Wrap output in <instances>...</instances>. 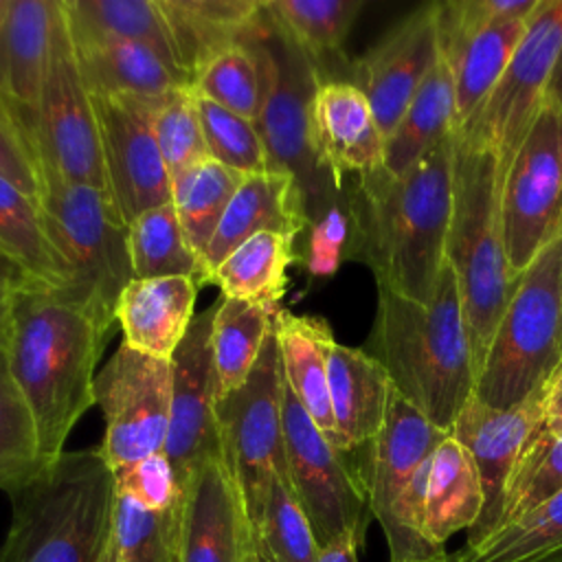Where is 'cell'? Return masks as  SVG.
Returning <instances> with one entry per match:
<instances>
[{
	"instance_id": "56",
	"label": "cell",
	"mask_w": 562,
	"mask_h": 562,
	"mask_svg": "<svg viewBox=\"0 0 562 562\" xmlns=\"http://www.w3.org/2000/svg\"><path fill=\"white\" fill-rule=\"evenodd\" d=\"M9 9H11V0H0V29L4 26V22L9 18Z\"/></svg>"
},
{
	"instance_id": "36",
	"label": "cell",
	"mask_w": 562,
	"mask_h": 562,
	"mask_svg": "<svg viewBox=\"0 0 562 562\" xmlns=\"http://www.w3.org/2000/svg\"><path fill=\"white\" fill-rule=\"evenodd\" d=\"M252 538L250 562H318V542L299 505L290 479L272 476L248 518Z\"/></svg>"
},
{
	"instance_id": "50",
	"label": "cell",
	"mask_w": 562,
	"mask_h": 562,
	"mask_svg": "<svg viewBox=\"0 0 562 562\" xmlns=\"http://www.w3.org/2000/svg\"><path fill=\"white\" fill-rule=\"evenodd\" d=\"M33 285H42V283L35 281L18 261L0 252V347L4 345V336H7L18 299Z\"/></svg>"
},
{
	"instance_id": "8",
	"label": "cell",
	"mask_w": 562,
	"mask_h": 562,
	"mask_svg": "<svg viewBox=\"0 0 562 562\" xmlns=\"http://www.w3.org/2000/svg\"><path fill=\"white\" fill-rule=\"evenodd\" d=\"M446 435L393 389L362 472L369 509L382 527L391 562H417L441 551L426 542L422 520L430 457Z\"/></svg>"
},
{
	"instance_id": "2",
	"label": "cell",
	"mask_w": 562,
	"mask_h": 562,
	"mask_svg": "<svg viewBox=\"0 0 562 562\" xmlns=\"http://www.w3.org/2000/svg\"><path fill=\"white\" fill-rule=\"evenodd\" d=\"M108 331L90 312L57 290L33 285L15 303L7 336V367L24 395L46 461L94 404L97 362Z\"/></svg>"
},
{
	"instance_id": "30",
	"label": "cell",
	"mask_w": 562,
	"mask_h": 562,
	"mask_svg": "<svg viewBox=\"0 0 562 562\" xmlns=\"http://www.w3.org/2000/svg\"><path fill=\"white\" fill-rule=\"evenodd\" d=\"M362 7L364 0H268L263 15L327 81V68L345 59L342 46Z\"/></svg>"
},
{
	"instance_id": "16",
	"label": "cell",
	"mask_w": 562,
	"mask_h": 562,
	"mask_svg": "<svg viewBox=\"0 0 562 562\" xmlns=\"http://www.w3.org/2000/svg\"><path fill=\"white\" fill-rule=\"evenodd\" d=\"M215 310L217 301L195 314L171 356V413L162 452L173 465L180 492L202 463L224 457L215 417L217 382L211 349Z\"/></svg>"
},
{
	"instance_id": "38",
	"label": "cell",
	"mask_w": 562,
	"mask_h": 562,
	"mask_svg": "<svg viewBox=\"0 0 562 562\" xmlns=\"http://www.w3.org/2000/svg\"><path fill=\"white\" fill-rule=\"evenodd\" d=\"M64 2L75 31L138 42L156 50L167 64H171L178 72H182L176 42L158 0H64Z\"/></svg>"
},
{
	"instance_id": "27",
	"label": "cell",
	"mask_w": 562,
	"mask_h": 562,
	"mask_svg": "<svg viewBox=\"0 0 562 562\" xmlns=\"http://www.w3.org/2000/svg\"><path fill=\"white\" fill-rule=\"evenodd\" d=\"M72 26V24H70ZM77 55L92 92L156 99L189 86L182 72L138 42L72 29Z\"/></svg>"
},
{
	"instance_id": "1",
	"label": "cell",
	"mask_w": 562,
	"mask_h": 562,
	"mask_svg": "<svg viewBox=\"0 0 562 562\" xmlns=\"http://www.w3.org/2000/svg\"><path fill=\"white\" fill-rule=\"evenodd\" d=\"M452 151L454 130L400 176L384 167L356 176L345 257L362 261L378 288L432 301L452 213Z\"/></svg>"
},
{
	"instance_id": "18",
	"label": "cell",
	"mask_w": 562,
	"mask_h": 562,
	"mask_svg": "<svg viewBox=\"0 0 562 562\" xmlns=\"http://www.w3.org/2000/svg\"><path fill=\"white\" fill-rule=\"evenodd\" d=\"M437 59V2H430L406 13L351 64L349 81L367 97L384 138L397 127Z\"/></svg>"
},
{
	"instance_id": "15",
	"label": "cell",
	"mask_w": 562,
	"mask_h": 562,
	"mask_svg": "<svg viewBox=\"0 0 562 562\" xmlns=\"http://www.w3.org/2000/svg\"><path fill=\"white\" fill-rule=\"evenodd\" d=\"M105 432L99 446L110 470L162 452L171 413V360L119 345L94 380Z\"/></svg>"
},
{
	"instance_id": "29",
	"label": "cell",
	"mask_w": 562,
	"mask_h": 562,
	"mask_svg": "<svg viewBox=\"0 0 562 562\" xmlns=\"http://www.w3.org/2000/svg\"><path fill=\"white\" fill-rule=\"evenodd\" d=\"M55 0H11L0 29V90L35 121L50 50Z\"/></svg>"
},
{
	"instance_id": "22",
	"label": "cell",
	"mask_w": 562,
	"mask_h": 562,
	"mask_svg": "<svg viewBox=\"0 0 562 562\" xmlns=\"http://www.w3.org/2000/svg\"><path fill=\"white\" fill-rule=\"evenodd\" d=\"M307 226L305 200L294 176L279 169L244 176L202 259L209 283L215 268L252 235L281 233L296 239Z\"/></svg>"
},
{
	"instance_id": "53",
	"label": "cell",
	"mask_w": 562,
	"mask_h": 562,
	"mask_svg": "<svg viewBox=\"0 0 562 562\" xmlns=\"http://www.w3.org/2000/svg\"><path fill=\"white\" fill-rule=\"evenodd\" d=\"M547 99L562 105V48H560V55H558V61H555V68H553V75H551V81L547 88Z\"/></svg>"
},
{
	"instance_id": "9",
	"label": "cell",
	"mask_w": 562,
	"mask_h": 562,
	"mask_svg": "<svg viewBox=\"0 0 562 562\" xmlns=\"http://www.w3.org/2000/svg\"><path fill=\"white\" fill-rule=\"evenodd\" d=\"M33 132L46 173L94 187L110 198L94 101L64 0L53 7L50 50Z\"/></svg>"
},
{
	"instance_id": "52",
	"label": "cell",
	"mask_w": 562,
	"mask_h": 562,
	"mask_svg": "<svg viewBox=\"0 0 562 562\" xmlns=\"http://www.w3.org/2000/svg\"><path fill=\"white\" fill-rule=\"evenodd\" d=\"M364 538L345 536L338 538L318 551V562H358V549Z\"/></svg>"
},
{
	"instance_id": "32",
	"label": "cell",
	"mask_w": 562,
	"mask_h": 562,
	"mask_svg": "<svg viewBox=\"0 0 562 562\" xmlns=\"http://www.w3.org/2000/svg\"><path fill=\"white\" fill-rule=\"evenodd\" d=\"M454 79L448 61L439 55L417 92L413 94L397 127L386 138L384 169L404 173L435 143L454 130Z\"/></svg>"
},
{
	"instance_id": "35",
	"label": "cell",
	"mask_w": 562,
	"mask_h": 562,
	"mask_svg": "<svg viewBox=\"0 0 562 562\" xmlns=\"http://www.w3.org/2000/svg\"><path fill=\"white\" fill-rule=\"evenodd\" d=\"M277 312L279 305L248 303L239 299L217 301L211 327L217 397L233 393L248 380L274 327Z\"/></svg>"
},
{
	"instance_id": "31",
	"label": "cell",
	"mask_w": 562,
	"mask_h": 562,
	"mask_svg": "<svg viewBox=\"0 0 562 562\" xmlns=\"http://www.w3.org/2000/svg\"><path fill=\"white\" fill-rule=\"evenodd\" d=\"M261 26L250 40L231 44L209 57L191 81L195 94L252 123L263 110L272 79V59L259 37Z\"/></svg>"
},
{
	"instance_id": "57",
	"label": "cell",
	"mask_w": 562,
	"mask_h": 562,
	"mask_svg": "<svg viewBox=\"0 0 562 562\" xmlns=\"http://www.w3.org/2000/svg\"><path fill=\"white\" fill-rule=\"evenodd\" d=\"M531 562H562V549H558L553 553H547V555H542L538 560H531Z\"/></svg>"
},
{
	"instance_id": "37",
	"label": "cell",
	"mask_w": 562,
	"mask_h": 562,
	"mask_svg": "<svg viewBox=\"0 0 562 562\" xmlns=\"http://www.w3.org/2000/svg\"><path fill=\"white\" fill-rule=\"evenodd\" d=\"M127 250L134 279L193 277L209 283L202 259L191 250L171 202L154 206L127 224Z\"/></svg>"
},
{
	"instance_id": "45",
	"label": "cell",
	"mask_w": 562,
	"mask_h": 562,
	"mask_svg": "<svg viewBox=\"0 0 562 562\" xmlns=\"http://www.w3.org/2000/svg\"><path fill=\"white\" fill-rule=\"evenodd\" d=\"M180 505L154 512L138 501L116 494L112 540L123 562H176Z\"/></svg>"
},
{
	"instance_id": "54",
	"label": "cell",
	"mask_w": 562,
	"mask_h": 562,
	"mask_svg": "<svg viewBox=\"0 0 562 562\" xmlns=\"http://www.w3.org/2000/svg\"><path fill=\"white\" fill-rule=\"evenodd\" d=\"M417 562H463L457 553H446L443 549L441 551H437L435 555H430V558H424V560H417Z\"/></svg>"
},
{
	"instance_id": "40",
	"label": "cell",
	"mask_w": 562,
	"mask_h": 562,
	"mask_svg": "<svg viewBox=\"0 0 562 562\" xmlns=\"http://www.w3.org/2000/svg\"><path fill=\"white\" fill-rule=\"evenodd\" d=\"M562 492V435L542 424L527 439L505 481L494 531L505 529ZM492 531V533H494Z\"/></svg>"
},
{
	"instance_id": "20",
	"label": "cell",
	"mask_w": 562,
	"mask_h": 562,
	"mask_svg": "<svg viewBox=\"0 0 562 562\" xmlns=\"http://www.w3.org/2000/svg\"><path fill=\"white\" fill-rule=\"evenodd\" d=\"M540 424V389L514 408H494L472 395L457 415L448 435L470 452L485 496L483 514L463 547H476L494 531L509 470Z\"/></svg>"
},
{
	"instance_id": "26",
	"label": "cell",
	"mask_w": 562,
	"mask_h": 562,
	"mask_svg": "<svg viewBox=\"0 0 562 562\" xmlns=\"http://www.w3.org/2000/svg\"><path fill=\"white\" fill-rule=\"evenodd\" d=\"M169 22L180 68L191 86L200 66L231 44L250 40L263 22V2L158 0Z\"/></svg>"
},
{
	"instance_id": "3",
	"label": "cell",
	"mask_w": 562,
	"mask_h": 562,
	"mask_svg": "<svg viewBox=\"0 0 562 562\" xmlns=\"http://www.w3.org/2000/svg\"><path fill=\"white\" fill-rule=\"evenodd\" d=\"M369 353L411 406L450 432L474 395L476 371L457 277L448 261L430 303L378 288Z\"/></svg>"
},
{
	"instance_id": "46",
	"label": "cell",
	"mask_w": 562,
	"mask_h": 562,
	"mask_svg": "<svg viewBox=\"0 0 562 562\" xmlns=\"http://www.w3.org/2000/svg\"><path fill=\"white\" fill-rule=\"evenodd\" d=\"M209 158L241 173L274 171L257 125L200 94H195Z\"/></svg>"
},
{
	"instance_id": "48",
	"label": "cell",
	"mask_w": 562,
	"mask_h": 562,
	"mask_svg": "<svg viewBox=\"0 0 562 562\" xmlns=\"http://www.w3.org/2000/svg\"><path fill=\"white\" fill-rule=\"evenodd\" d=\"M114 490L154 512L176 509L182 498L173 465L165 452L149 454L132 465L114 470Z\"/></svg>"
},
{
	"instance_id": "4",
	"label": "cell",
	"mask_w": 562,
	"mask_h": 562,
	"mask_svg": "<svg viewBox=\"0 0 562 562\" xmlns=\"http://www.w3.org/2000/svg\"><path fill=\"white\" fill-rule=\"evenodd\" d=\"M0 562H101L112 536L114 472L99 448L61 452L9 494Z\"/></svg>"
},
{
	"instance_id": "14",
	"label": "cell",
	"mask_w": 562,
	"mask_h": 562,
	"mask_svg": "<svg viewBox=\"0 0 562 562\" xmlns=\"http://www.w3.org/2000/svg\"><path fill=\"white\" fill-rule=\"evenodd\" d=\"M283 443L290 485L318 547L345 536L364 538L371 516L362 472L336 450L283 380Z\"/></svg>"
},
{
	"instance_id": "42",
	"label": "cell",
	"mask_w": 562,
	"mask_h": 562,
	"mask_svg": "<svg viewBox=\"0 0 562 562\" xmlns=\"http://www.w3.org/2000/svg\"><path fill=\"white\" fill-rule=\"evenodd\" d=\"M46 468L33 413L0 347V490L13 494Z\"/></svg>"
},
{
	"instance_id": "13",
	"label": "cell",
	"mask_w": 562,
	"mask_h": 562,
	"mask_svg": "<svg viewBox=\"0 0 562 562\" xmlns=\"http://www.w3.org/2000/svg\"><path fill=\"white\" fill-rule=\"evenodd\" d=\"M562 48V0H538L505 72L463 127H454L496 156L505 178L533 125Z\"/></svg>"
},
{
	"instance_id": "17",
	"label": "cell",
	"mask_w": 562,
	"mask_h": 562,
	"mask_svg": "<svg viewBox=\"0 0 562 562\" xmlns=\"http://www.w3.org/2000/svg\"><path fill=\"white\" fill-rule=\"evenodd\" d=\"M92 101L110 200L127 226L140 213L171 202V178L151 132L149 99L92 92Z\"/></svg>"
},
{
	"instance_id": "24",
	"label": "cell",
	"mask_w": 562,
	"mask_h": 562,
	"mask_svg": "<svg viewBox=\"0 0 562 562\" xmlns=\"http://www.w3.org/2000/svg\"><path fill=\"white\" fill-rule=\"evenodd\" d=\"M327 375L336 450L369 446L384 424L393 393L386 369L369 351L334 342Z\"/></svg>"
},
{
	"instance_id": "39",
	"label": "cell",
	"mask_w": 562,
	"mask_h": 562,
	"mask_svg": "<svg viewBox=\"0 0 562 562\" xmlns=\"http://www.w3.org/2000/svg\"><path fill=\"white\" fill-rule=\"evenodd\" d=\"M241 180V173L213 158L193 165L171 180V204L191 250L200 259H204L215 228Z\"/></svg>"
},
{
	"instance_id": "47",
	"label": "cell",
	"mask_w": 562,
	"mask_h": 562,
	"mask_svg": "<svg viewBox=\"0 0 562 562\" xmlns=\"http://www.w3.org/2000/svg\"><path fill=\"white\" fill-rule=\"evenodd\" d=\"M0 176L26 193L37 206L44 191V169L33 121L0 90Z\"/></svg>"
},
{
	"instance_id": "34",
	"label": "cell",
	"mask_w": 562,
	"mask_h": 562,
	"mask_svg": "<svg viewBox=\"0 0 562 562\" xmlns=\"http://www.w3.org/2000/svg\"><path fill=\"white\" fill-rule=\"evenodd\" d=\"M294 241L281 233H257L215 268L211 283L222 299L279 305L288 290V268L299 259Z\"/></svg>"
},
{
	"instance_id": "25",
	"label": "cell",
	"mask_w": 562,
	"mask_h": 562,
	"mask_svg": "<svg viewBox=\"0 0 562 562\" xmlns=\"http://www.w3.org/2000/svg\"><path fill=\"white\" fill-rule=\"evenodd\" d=\"M274 334L288 389L294 393L316 428L336 448L327 375L329 349L336 342L331 327L318 316H299L279 307L274 316Z\"/></svg>"
},
{
	"instance_id": "21",
	"label": "cell",
	"mask_w": 562,
	"mask_h": 562,
	"mask_svg": "<svg viewBox=\"0 0 562 562\" xmlns=\"http://www.w3.org/2000/svg\"><path fill=\"white\" fill-rule=\"evenodd\" d=\"M312 143L338 191H342L345 173L362 176L384 167L386 138L367 97L349 79L321 81L316 88Z\"/></svg>"
},
{
	"instance_id": "51",
	"label": "cell",
	"mask_w": 562,
	"mask_h": 562,
	"mask_svg": "<svg viewBox=\"0 0 562 562\" xmlns=\"http://www.w3.org/2000/svg\"><path fill=\"white\" fill-rule=\"evenodd\" d=\"M542 426L555 435H562V360L540 386Z\"/></svg>"
},
{
	"instance_id": "11",
	"label": "cell",
	"mask_w": 562,
	"mask_h": 562,
	"mask_svg": "<svg viewBox=\"0 0 562 562\" xmlns=\"http://www.w3.org/2000/svg\"><path fill=\"white\" fill-rule=\"evenodd\" d=\"M501 222L514 279L562 237V105L547 97L501 180Z\"/></svg>"
},
{
	"instance_id": "7",
	"label": "cell",
	"mask_w": 562,
	"mask_h": 562,
	"mask_svg": "<svg viewBox=\"0 0 562 562\" xmlns=\"http://www.w3.org/2000/svg\"><path fill=\"white\" fill-rule=\"evenodd\" d=\"M562 360V237L522 272L494 329L474 397L514 408L533 395Z\"/></svg>"
},
{
	"instance_id": "49",
	"label": "cell",
	"mask_w": 562,
	"mask_h": 562,
	"mask_svg": "<svg viewBox=\"0 0 562 562\" xmlns=\"http://www.w3.org/2000/svg\"><path fill=\"white\" fill-rule=\"evenodd\" d=\"M349 241L347 206L334 204L310 224L305 266L312 277H329L338 270Z\"/></svg>"
},
{
	"instance_id": "33",
	"label": "cell",
	"mask_w": 562,
	"mask_h": 562,
	"mask_svg": "<svg viewBox=\"0 0 562 562\" xmlns=\"http://www.w3.org/2000/svg\"><path fill=\"white\" fill-rule=\"evenodd\" d=\"M527 18H503L443 57L454 79V127H463L505 72L522 40Z\"/></svg>"
},
{
	"instance_id": "43",
	"label": "cell",
	"mask_w": 562,
	"mask_h": 562,
	"mask_svg": "<svg viewBox=\"0 0 562 562\" xmlns=\"http://www.w3.org/2000/svg\"><path fill=\"white\" fill-rule=\"evenodd\" d=\"M149 123L171 180L209 158L191 86H180L162 97L149 99Z\"/></svg>"
},
{
	"instance_id": "12",
	"label": "cell",
	"mask_w": 562,
	"mask_h": 562,
	"mask_svg": "<svg viewBox=\"0 0 562 562\" xmlns=\"http://www.w3.org/2000/svg\"><path fill=\"white\" fill-rule=\"evenodd\" d=\"M215 417L224 461L250 518L268 481L272 476L290 479L283 443V369L274 327L248 380L217 397Z\"/></svg>"
},
{
	"instance_id": "10",
	"label": "cell",
	"mask_w": 562,
	"mask_h": 562,
	"mask_svg": "<svg viewBox=\"0 0 562 562\" xmlns=\"http://www.w3.org/2000/svg\"><path fill=\"white\" fill-rule=\"evenodd\" d=\"M259 37L272 59V79L255 125L274 169L299 182L312 224L329 206L340 204V191L321 167L312 143V101L323 79L316 66L268 24L266 15Z\"/></svg>"
},
{
	"instance_id": "6",
	"label": "cell",
	"mask_w": 562,
	"mask_h": 562,
	"mask_svg": "<svg viewBox=\"0 0 562 562\" xmlns=\"http://www.w3.org/2000/svg\"><path fill=\"white\" fill-rule=\"evenodd\" d=\"M40 215L64 270V294L105 329L116 323V303L134 279L127 226L108 193L44 171Z\"/></svg>"
},
{
	"instance_id": "41",
	"label": "cell",
	"mask_w": 562,
	"mask_h": 562,
	"mask_svg": "<svg viewBox=\"0 0 562 562\" xmlns=\"http://www.w3.org/2000/svg\"><path fill=\"white\" fill-rule=\"evenodd\" d=\"M0 252L18 261L35 281L61 292L64 270L44 233L40 206L0 176Z\"/></svg>"
},
{
	"instance_id": "55",
	"label": "cell",
	"mask_w": 562,
	"mask_h": 562,
	"mask_svg": "<svg viewBox=\"0 0 562 562\" xmlns=\"http://www.w3.org/2000/svg\"><path fill=\"white\" fill-rule=\"evenodd\" d=\"M101 562H123L121 555H119V549H116V544L112 540V536H110V542H108V549H105V555H103Z\"/></svg>"
},
{
	"instance_id": "23",
	"label": "cell",
	"mask_w": 562,
	"mask_h": 562,
	"mask_svg": "<svg viewBox=\"0 0 562 562\" xmlns=\"http://www.w3.org/2000/svg\"><path fill=\"white\" fill-rule=\"evenodd\" d=\"M200 285L193 277L132 279L121 292L114 314L123 345L151 358L171 360L195 318Z\"/></svg>"
},
{
	"instance_id": "19",
	"label": "cell",
	"mask_w": 562,
	"mask_h": 562,
	"mask_svg": "<svg viewBox=\"0 0 562 562\" xmlns=\"http://www.w3.org/2000/svg\"><path fill=\"white\" fill-rule=\"evenodd\" d=\"M244 498L224 457L202 463L180 498L176 562H250Z\"/></svg>"
},
{
	"instance_id": "5",
	"label": "cell",
	"mask_w": 562,
	"mask_h": 562,
	"mask_svg": "<svg viewBox=\"0 0 562 562\" xmlns=\"http://www.w3.org/2000/svg\"><path fill=\"white\" fill-rule=\"evenodd\" d=\"M446 261L457 277L474 371L479 375L518 279L512 277L505 252L496 156L459 130H454L452 213Z\"/></svg>"
},
{
	"instance_id": "44",
	"label": "cell",
	"mask_w": 562,
	"mask_h": 562,
	"mask_svg": "<svg viewBox=\"0 0 562 562\" xmlns=\"http://www.w3.org/2000/svg\"><path fill=\"white\" fill-rule=\"evenodd\" d=\"M562 549V492L522 520L454 553L463 562H531Z\"/></svg>"
},
{
	"instance_id": "28",
	"label": "cell",
	"mask_w": 562,
	"mask_h": 562,
	"mask_svg": "<svg viewBox=\"0 0 562 562\" xmlns=\"http://www.w3.org/2000/svg\"><path fill=\"white\" fill-rule=\"evenodd\" d=\"M485 507L483 485L470 452L452 437L446 435L430 457L422 533L435 549L457 531H470Z\"/></svg>"
}]
</instances>
